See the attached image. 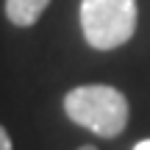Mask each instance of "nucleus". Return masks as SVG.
<instances>
[{"instance_id": "obj_6", "label": "nucleus", "mask_w": 150, "mask_h": 150, "mask_svg": "<svg viewBox=\"0 0 150 150\" xmlns=\"http://www.w3.org/2000/svg\"><path fill=\"white\" fill-rule=\"evenodd\" d=\"M78 150H97V147H95V145H81Z\"/></svg>"}, {"instance_id": "obj_4", "label": "nucleus", "mask_w": 150, "mask_h": 150, "mask_svg": "<svg viewBox=\"0 0 150 150\" xmlns=\"http://www.w3.org/2000/svg\"><path fill=\"white\" fill-rule=\"evenodd\" d=\"M0 150H11V136L3 125H0Z\"/></svg>"}, {"instance_id": "obj_2", "label": "nucleus", "mask_w": 150, "mask_h": 150, "mask_svg": "<svg viewBox=\"0 0 150 150\" xmlns=\"http://www.w3.org/2000/svg\"><path fill=\"white\" fill-rule=\"evenodd\" d=\"M136 20V0H81V31L95 50H117L131 42Z\"/></svg>"}, {"instance_id": "obj_5", "label": "nucleus", "mask_w": 150, "mask_h": 150, "mask_svg": "<svg viewBox=\"0 0 150 150\" xmlns=\"http://www.w3.org/2000/svg\"><path fill=\"white\" fill-rule=\"evenodd\" d=\"M134 150H150V139H142V142H136Z\"/></svg>"}, {"instance_id": "obj_3", "label": "nucleus", "mask_w": 150, "mask_h": 150, "mask_svg": "<svg viewBox=\"0 0 150 150\" xmlns=\"http://www.w3.org/2000/svg\"><path fill=\"white\" fill-rule=\"evenodd\" d=\"M50 0H6V17L17 28H31L39 22Z\"/></svg>"}, {"instance_id": "obj_1", "label": "nucleus", "mask_w": 150, "mask_h": 150, "mask_svg": "<svg viewBox=\"0 0 150 150\" xmlns=\"http://www.w3.org/2000/svg\"><path fill=\"white\" fill-rule=\"evenodd\" d=\"M64 114L100 139H114L128 125V97L108 83H83L64 95Z\"/></svg>"}]
</instances>
